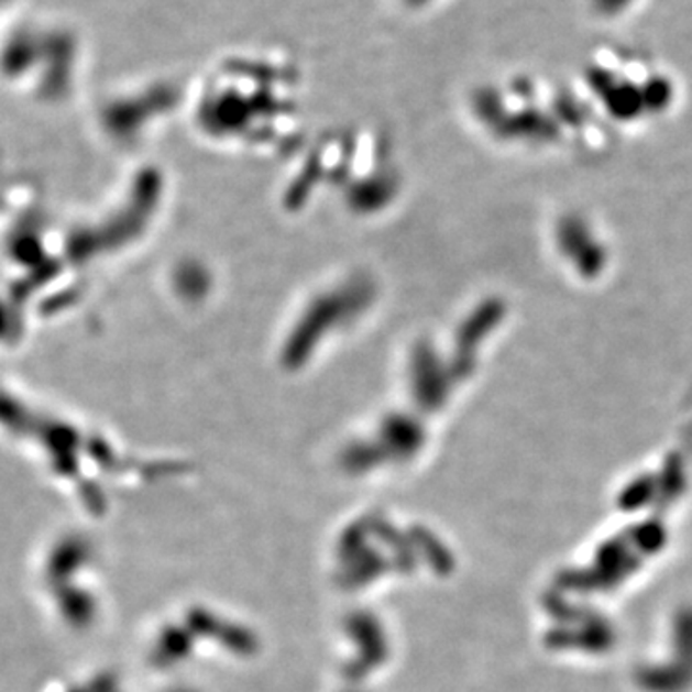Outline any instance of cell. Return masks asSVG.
<instances>
[]
</instances>
